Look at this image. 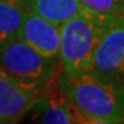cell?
<instances>
[{
    "mask_svg": "<svg viewBox=\"0 0 124 124\" xmlns=\"http://www.w3.org/2000/svg\"><path fill=\"white\" fill-rule=\"evenodd\" d=\"M113 18L87 10L61 25L62 74L74 77L93 71L95 51Z\"/></svg>",
    "mask_w": 124,
    "mask_h": 124,
    "instance_id": "obj_2",
    "label": "cell"
},
{
    "mask_svg": "<svg viewBox=\"0 0 124 124\" xmlns=\"http://www.w3.org/2000/svg\"><path fill=\"white\" fill-rule=\"evenodd\" d=\"M95 74L124 78V14L114 16L95 51Z\"/></svg>",
    "mask_w": 124,
    "mask_h": 124,
    "instance_id": "obj_4",
    "label": "cell"
},
{
    "mask_svg": "<svg viewBox=\"0 0 124 124\" xmlns=\"http://www.w3.org/2000/svg\"><path fill=\"white\" fill-rule=\"evenodd\" d=\"M60 87L87 123H124V78L86 72L69 77L61 72Z\"/></svg>",
    "mask_w": 124,
    "mask_h": 124,
    "instance_id": "obj_1",
    "label": "cell"
},
{
    "mask_svg": "<svg viewBox=\"0 0 124 124\" xmlns=\"http://www.w3.org/2000/svg\"><path fill=\"white\" fill-rule=\"evenodd\" d=\"M18 38L47 57L60 58L61 25L41 15L27 10Z\"/></svg>",
    "mask_w": 124,
    "mask_h": 124,
    "instance_id": "obj_7",
    "label": "cell"
},
{
    "mask_svg": "<svg viewBox=\"0 0 124 124\" xmlns=\"http://www.w3.org/2000/svg\"><path fill=\"white\" fill-rule=\"evenodd\" d=\"M24 8L58 25L89 10L81 0H25Z\"/></svg>",
    "mask_w": 124,
    "mask_h": 124,
    "instance_id": "obj_8",
    "label": "cell"
},
{
    "mask_svg": "<svg viewBox=\"0 0 124 124\" xmlns=\"http://www.w3.org/2000/svg\"><path fill=\"white\" fill-rule=\"evenodd\" d=\"M81 3L91 12L118 16L124 14V0H81Z\"/></svg>",
    "mask_w": 124,
    "mask_h": 124,
    "instance_id": "obj_10",
    "label": "cell"
},
{
    "mask_svg": "<svg viewBox=\"0 0 124 124\" xmlns=\"http://www.w3.org/2000/svg\"><path fill=\"white\" fill-rule=\"evenodd\" d=\"M3 3H9V4H14V5H20V7L24 8V3L25 0H0ZM25 9V8H24Z\"/></svg>",
    "mask_w": 124,
    "mask_h": 124,
    "instance_id": "obj_11",
    "label": "cell"
},
{
    "mask_svg": "<svg viewBox=\"0 0 124 124\" xmlns=\"http://www.w3.org/2000/svg\"><path fill=\"white\" fill-rule=\"evenodd\" d=\"M0 67L38 96L58 81L62 72L60 58L47 57L19 38L0 52Z\"/></svg>",
    "mask_w": 124,
    "mask_h": 124,
    "instance_id": "obj_3",
    "label": "cell"
},
{
    "mask_svg": "<svg viewBox=\"0 0 124 124\" xmlns=\"http://www.w3.org/2000/svg\"><path fill=\"white\" fill-rule=\"evenodd\" d=\"M38 98L0 67V124L20 122Z\"/></svg>",
    "mask_w": 124,
    "mask_h": 124,
    "instance_id": "obj_6",
    "label": "cell"
},
{
    "mask_svg": "<svg viewBox=\"0 0 124 124\" xmlns=\"http://www.w3.org/2000/svg\"><path fill=\"white\" fill-rule=\"evenodd\" d=\"M27 9L0 1V52L19 37Z\"/></svg>",
    "mask_w": 124,
    "mask_h": 124,
    "instance_id": "obj_9",
    "label": "cell"
},
{
    "mask_svg": "<svg viewBox=\"0 0 124 124\" xmlns=\"http://www.w3.org/2000/svg\"><path fill=\"white\" fill-rule=\"evenodd\" d=\"M28 114L31 115L32 122L46 124L87 123L82 113L62 93L60 87V78L41 94Z\"/></svg>",
    "mask_w": 124,
    "mask_h": 124,
    "instance_id": "obj_5",
    "label": "cell"
}]
</instances>
